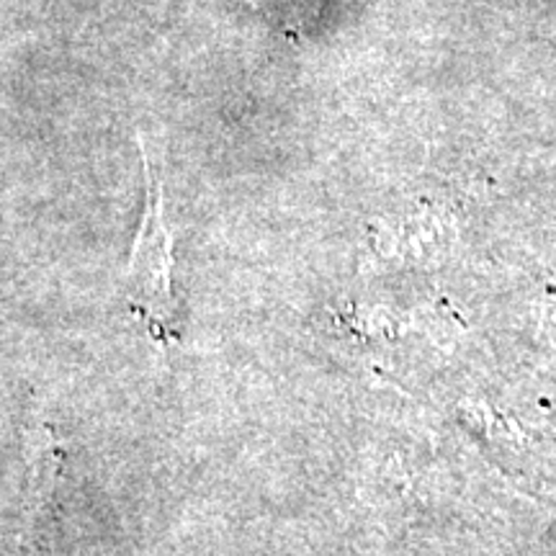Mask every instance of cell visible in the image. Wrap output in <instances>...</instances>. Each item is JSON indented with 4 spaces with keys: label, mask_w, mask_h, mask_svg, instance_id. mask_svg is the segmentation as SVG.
<instances>
[{
    "label": "cell",
    "mask_w": 556,
    "mask_h": 556,
    "mask_svg": "<svg viewBox=\"0 0 556 556\" xmlns=\"http://www.w3.org/2000/svg\"><path fill=\"white\" fill-rule=\"evenodd\" d=\"M144 152V176H148V204L139 225L135 248L127 266V291L131 307L150 323L155 332H165L176 323V299H173V235L165 222L163 176L160 165Z\"/></svg>",
    "instance_id": "1"
}]
</instances>
